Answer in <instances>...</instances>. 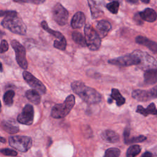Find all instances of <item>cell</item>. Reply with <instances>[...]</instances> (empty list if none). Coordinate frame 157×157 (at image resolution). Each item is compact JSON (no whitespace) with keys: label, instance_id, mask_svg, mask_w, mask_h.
Wrapping results in <instances>:
<instances>
[{"label":"cell","instance_id":"cell-1","mask_svg":"<svg viewBox=\"0 0 157 157\" xmlns=\"http://www.w3.org/2000/svg\"><path fill=\"white\" fill-rule=\"evenodd\" d=\"M71 88L76 94L88 104H98L102 99V96L99 92L82 82H73L71 83Z\"/></svg>","mask_w":157,"mask_h":157},{"label":"cell","instance_id":"cell-2","mask_svg":"<svg viewBox=\"0 0 157 157\" xmlns=\"http://www.w3.org/2000/svg\"><path fill=\"white\" fill-rule=\"evenodd\" d=\"M2 26L12 33L20 35L26 33V26L16 11L9 10L1 22Z\"/></svg>","mask_w":157,"mask_h":157},{"label":"cell","instance_id":"cell-3","mask_svg":"<svg viewBox=\"0 0 157 157\" xmlns=\"http://www.w3.org/2000/svg\"><path fill=\"white\" fill-rule=\"evenodd\" d=\"M75 104V97L72 94L68 96L62 104H55L51 112V115L54 118H62L69 114Z\"/></svg>","mask_w":157,"mask_h":157},{"label":"cell","instance_id":"cell-4","mask_svg":"<svg viewBox=\"0 0 157 157\" xmlns=\"http://www.w3.org/2000/svg\"><path fill=\"white\" fill-rule=\"evenodd\" d=\"M84 34L86 45L91 50H98L101 46V40L97 31L91 25L86 24L84 28Z\"/></svg>","mask_w":157,"mask_h":157},{"label":"cell","instance_id":"cell-5","mask_svg":"<svg viewBox=\"0 0 157 157\" xmlns=\"http://www.w3.org/2000/svg\"><path fill=\"white\" fill-rule=\"evenodd\" d=\"M108 63L110 64L120 67L129 66L132 65H136L138 66L140 63V59L136 50H135L131 53L126 54L118 58L109 59Z\"/></svg>","mask_w":157,"mask_h":157},{"label":"cell","instance_id":"cell-6","mask_svg":"<svg viewBox=\"0 0 157 157\" xmlns=\"http://www.w3.org/2000/svg\"><path fill=\"white\" fill-rule=\"evenodd\" d=\"M9 145L21 152H26L32 146V139L25 136H13L9 139Z\"/></svg>","mask_w":157,"mask_h":157},{"label":"cell","instance_id":"cell-7","mask_svg":"<svg viewBox=\"0 0 157 157\" xmlns=\"http://www.w3.org/2000/svg\"><path fill=\"white\" fill-rule=\"evenodd\" d=\"M11 45L15 52L16 60L18 65L23 69L28 68V62L26 58V50L18 40H13Z\"/></svg>","mask_w":157,"mask_h":157},{"label":"cell","instance_id":"cell-8","mask_svg":"<svg viewBox=\"0 0 157 157\" xmlns=\"http://www.w3.org/2000/svg\"><path fill=\"white\" fill-rule=\"evenodd\" d=\"M52 15L54 20L61 26L65 25L68 21L69 12L60 4L56 3L52 10Z\"/></svg>","mask_w":157,"mask_h":157},{"label":"cell","instance_id":"cell-9","mask_svg":"<svg viewBox=\"0 0 157 157\" xmlns=\"http://www.w3.org/2000/svg\"><path fill=\"white\" fill-rule=\"evenodd\" d=\"M136 52L140 59L139 64L137 66L138 67L146 71L151 69H156V61L153 56L146 52L139 50H137Z\"/></svg>","mask_w":157,"mask_h":157},{"label":"cell","instance_id":"cell-10","mask_svg":"<svg viewBox=\"0 0 157 157\" xmlns=\"http://www.w3.org/2000/svg\"><path fill=\"white\" fill-rule=\"evenodd\" d=\"M34 120V109L30 104H26L17 117V121L23 124L31 125Z\"/></svg>","mask_w":157,"mask_h":157},{"label":"cell","instance_id":"cell-11","mask_svg":"<svg viewBox=\"0 0 157 157\" xmlns=\"http://www.w3.org/2000/svg\"><path fill=\"white\" fill-rule=\"evenodd\" d=\"M23 77L26 83L33 88L34 90H36L42 94H45L46 93L47 90L44 85L31 73L28 71H24L23 72Z\"/></svg>","mask_w":157,"mask_h":157},{"label":"cell","instance_id":"cell-12","mask_svg":"<svg viewBox=\"0 0 157 157\" xmlns=\"http://www.w3.org/2000/svg\"><path fill=\"white\" fill-rule=\"evenodd\" d=\"M156 86L147 91L142 90H136L132 91V96L139 101H147L156 98Z\"/></svg>","mask_w":157,"mask_h":157},{"label":"cell","instance_id":"cell-13","mask_svg":"<svg viewBox=\"0 0 157 157\" xmlns=\"http://www.w3.org/2000/svg\"><path fill=\"white\" fill-rule=\"evenodd\" d=\"M93 18H97L103 15L101 4L99 0H87Z\"/></svg>","mask_w":157,"mask_h":157},{"label":"cell","instance_id":"cell-14","mask_svg":"<svg viewBox=\"0 0 157 157\" xmlns=\"http://www.w3.org/2000/svg\"><path fill=\"white\" fill-rule=\"evenodd\" d=\"M112 29V26L110 22L105 20H101L98 21L96 25V29L100 38L106 36L110 30Z\"/></svg>","mask_w":157,"mask_h":157},{"label":"cell","instance_id":"cell-15","mask_svg":"<svg viewBox=\"0 0 157 157\" xmlns=\"http://www.w3.org/2000/svg\"><path fill=\"white\" fill-rule=\"evenodd\" d=\"M136 42L139 44L145 46L146 47L149 48L151 51H152L154 53H156L157 52L156 43L153 40L148 39V38H147L144 36H139L136 37Z\"/></svg>","mask_w":157,"mask_h":157},{"label":"cell","instance_id":"cell-16","mask_svg":"<svg viewBox=\"0 0 157 157\" xmlns=\"http://www.w3.org/2000/svg\"><path fill=\"white\" fill-rule=\"evenodd\" d=\"M124 141L126 144H131L137 142H142L147 139V137L144 136L140 135L139 136L130 137L129 128H126L124 131Z\"/></svg>","mask_w":157,"mask_h":157},{"label":"cell","instance_id":"cell-17","mask_svg":"<svg viewBox=\"0 0 157 157\" xmlns=\"http://www.w3.org/2000/svg\"><path fill=\"white\" fill-rule=\"evenodd\" d=\"M85 16L82 12H77L73 16L71 25L74 29H78L82 28L85 23Z\"/></svg>","mask_w":157,"mask_h":157},{"label":"cell","instance_id":"cell-18","mask_svg":"<svg viewBox=\"0 0 157 157\" xmlns=\"http://www.w3.org/2000/svg\"><path fill=\"white\" fill-rule=\"evenodd\" d=\"M101 138L105 142L109 143H116L120 140L119 135L114 131L107 129L101 133Z\"/></svg>","mask_w":157,"mask_h":157},{"label":"cell","instance_id":"cell-19","mask_svg":"<svg viewBox=\"0 0 157 157\" xmlns=\"http://www.w3.org/2000/svg\"><path fill=\"white\" fill-rule=\"evenodd\" d=\"M140 17L144 21L153 22L156 20V13L155 10L151 8H147L139 13Z\"/></svg>","mask_w":157,"mask_h":157},{"label":"cell","instance_id":"cell-20","mask_svg":"<svg viewBox=\"0 0 157 157\" xmlns=\"http://www.w3.org/2000/svg\"><path fill=\"white\" fill-rule=\"evenodd\" d=\"M136 112L141 115H143L145 117L148 116V115H155L157 114V110L156 109V105L154 103H151L145 109L142 105H138L137 107Z\"/></svg>","mask_w":157,"mask_h":157},{"label":"cell","instance_id":"cell-21","mask_svg":"<svg viewBox=\"0 0 157 157\" xmlns=\"http://www.w3.org/2000/svg\"><path fill=\"white\" fill-rule=\"evenodd\" d=\"M157 81L156 69L147 70L144 73V82L147 85H153Z\"/></svg>","mask_w":157,"mask_h":157},{"label":"cell","instance_id":"cell-22","mask_svg":"<svg viewBox=\"0 0 157 157\" xmlns=\"http://www.w3.org/2000/svg\"><path fill=\"white\" fill-rule=\"evenodd\" d=\"M110 98H111L109 99L108 101L109 103H110V104L112 102V101L113 99L115 100L117 106H121L125 103L124 98L121 94V93H120V91L118 89H116V88L112 89Z\"/></svg>","mask_w":157,"mask_h":157},{"label":"cell","instance_id":"cell-23","mask_svg":"<svg viewBox=\"0 0 157 157\" xmlns=\"http://www.w3.org/2000/svg\"><path fill=\"white\" fill-rule=\"evenodd\" d=\"M2 127L5 131L9 134H15L19 131L18 125L11 120H4L2 121Z\"/></svg>","mask_w":157,"mask_h":157},{"label":"cell","instance_id":"cell-24","mask_svg":"<svg viewBox=\"0 0 157 157\" xmlns=\"http://www.w3.org/2000/svg\"><path fill=\"white\" fill-rule=\"evenodd\" d=\"M26 98L34 104L37 105L40 102V95L36 90H29L25 93Z\"/></svg>","mask_w":157,"mask_h":157},{"label":"cell","instance_id":"cell-25","mask_svg":"<svg viewBox=\"0 0 157 157\" xmlns=\"http://www.w3.org/2000/svg\"><path fill=\"white\" fill-rule=\"evenodd\" d=\"M41 26L42 27V28L45 30L47 33H48L49 34H50L51 35L55 36V37H56L58 39H61L64 37V36H63V34L59 32V31H55V30H53L51 28H50L47 23V22L45 21H42L41 23Z\"/></svg>","mask_w":157,"mask_h":157},{"label":"cell","instance_id":"cell-26","mask_svg":"<svg viewBox=\"0 0 157 157\" xmlns=\"http://www.w3.org/2000/svg\"><path fill=\"white\" fill-rule=\"evenodd\" d=\"M72 38L73 40L77 44L81 45L82 47L86 46V42L85 40V37L83 36L79 32L74 31L72 34Z\"/></svg>","mask_w":157,"mask_h":157},{"label":"cell","instance_id":"cell-27","mask_svg":"<svg viewBox=\"0 0 157 157\" xmlns=\"http://www.w3.org/2000/svg\"><path fill=\"white\" fill-rule=\"evenodd\" d=\"M141 151V148L138 145H132L130 146L126 151V157H135L139 155Z\"/></svg>","mask_w":157,"mask_h":157},{"label":"cell","instance_id":"cell-28","mask_svg":"<svg viewBox=\"0 0 157 157\" xmlns=\"http://www.w3.org/2000/svg\"><path fill=\"white\" fill-rule=\"evenodd\" d=\"M15 96V92L13 90H9L5 93L3 96V101L6 105L10 106L13 102V97Z\"/></svg>","mask_w":157,"mask_h":157},{"label":"cell","instance_id":"cell-29","mask_svg":"<svg viewBox=\"0 0 157 157\" xmlns=\"http://www.w3.org/2000/svg\"><path fill=\"white\" fill-rule=\"evenodd\" d=\"M120 150L117 148H110L106 150L103 157H119Z\"/></svg>","mask_w":157,"mask_h":157},{"label":"cell","instance_id":"cell-30","mask_svg":"<svg viewBox=\"0 0 157 157\" xmlns=\"http://www.w3.org/2000/svg\"><path fill=\"white\" fill-rule=\"evenodd\" d=\"M66 45H67V42L64 37L61 39L55 40L53 43L54 47L60 50H64L66 49Z\"/></svg>","mask_w":157,"mask_h":157},{"label":"cell","instance_id":"cell-31","mask_svg":"<svg viewBox=\"0 0 157 157\" xmlns=\"http://www.w3.org/2000/svg\"><path fill=\"white\" fill-rule=\"evenodd\" d=\"M120 3L118 1H112L106 5L107 9L113 14L117 13L119 9Z\"/></svg>","mask_w":157,"mask_h":157},{"label":"cell","instance_id":"cell-32","mask_svg":"<svg viewBox=\"0 0 157 157\" xmlns=\"http://www.w3.org/2000/svg\"><path fill=\"white\" fill-rule=\"evenodd\" d=\"M0 153L6 156H15L17 155V152L16 151L10 148L1 149Z\"/></svg>","mask_w":157,"mask_h":157},{"label":"cell","instance_id":"cell-33","mask_svg":"<svg viewBox=\"0 0 157 157\" xmlns=\"http://www.w3.org/2000/svg\"><path fill=\"white\" fill-rule=\"evenodd\" d=\"M13 1L18 3H32L34 4H41L45 0H13Z\"/></svg>","mask_w":157,"mask_h":157},{"label":"cell","instance_id":"cell-34","mask_svg":"<svg viewBox=\"0 0 157 157\" xmlns=\"http://www.w3.org/2000/svg\"><path fill=\"white\" fill-rule=\"evenodd\" d=\"M9 49V44L6 40H2L0 44V53H4Z\"/></svg>","mask_w":157,"mask_h":157},{"label":"cell","instance_id":"cell-35","mask_svg":"<svg viewBox=\"0 0 157 157\" xmlns=\"http://www.w3.org/2000/svg\"><path fill=\"white\" fill-rule=\"evenodd\" d=\"M153 156V154L149 151H145L141 157H152Z\"/></svg>","mask_w":157,"mask_h":157},{"label":"cell","instance_id":"cell-36","mask_svg":"<svg viewBox=\"0 0 157 157\" xmlns=\"http://www.w3.org/2000/svg\"><path fill=\"white\" fill-rule=\"evenodd\" d=\"M9 10H0V17H5L6 16L8 13H9Z\"/></svg>","mask_w":157,"mask_h":157},{"label":"cell","instance_id":"cell-37","mask_svg":"<svg viewBox=\"0 0 157 157\" xmlns=\"http://www.w3.org/2000/svg\"><path fill=\"white\" fill-rule=\"evenodd\" d=\"M126 1L130 4H137L138 2V0H126Z\"/></svg>","mask_w":157,"mask_h":157},{"label":"cell","instance_id":"cell-38","mask_svg":"<svg viewBox=\"0 0 157 157\" xmlns=\"http://www.w3.org/2000/svg\"><path fill=\"white\" fill-rule=\"evenodd\" d=\"M6 139L0 136V142H1V143H6Z\"/></svg>","mask_w":157,"mask_h":157},{"label":"cell","instance_id":"cell-39","mask_svg":"<svg viewBox=\"0 0 157 157\" xmlns=\"http://www.w3.org/2000/svg\"><path fill=\"white\" fill-rule=\"evenodd\" d=\"M142 2H144V3H145V4H147V3H148L149 2H150V0H140Z\"/></svg>","mask_w":157,"mask_h":157},{"label":"cell","instance_id":"cell-40","mask_svg":"<svg viewBox=\"0 0 157 157\" xmlns=\"http://www.w3.org/2000/svg\"><path fill=\"white\" fill-rule=\"evenodd\" d=\"M5 34V33L3 32V31H0V37H1L3 35H4Z\"/></svg>","mask_w":157,"mask_h":157},{"label":"cell","instance_id":"cell-41","mask_svg":"<svg viewBox=\"0 0 157 157\" xmlns=\"http://www.w3.org/2000/svg\"><path fill=\"white\" fill-rule=\"evenodd\" d=\"M2 70H3V69H2V65L1 63L0 62V72H2Z\"/></svg>","mask_w":157,"mask_h":157},{"label":"cell","instance_id":"cell-42","mask_svg":"<svg viewBox=\"0 0 157 157\" xmlns=\"http://www.w3.org/2000/svg\"><path fill=\"white\" fill-rule=\"evenodd\" d=\"M109 1H118V2L120 3V2H121L122 0H109Z\"/></svg>","mask_w":157,"mask_h":157},{"label":"cell","instance_id":"cell-43","mask_svg":"<svg viewBox=\"0 0 157 157\" xmlns=\"http://www.w3.org/2000/svg\"><path fill=\"white\" fill-rule=\"evenodd\" d=\"M1 111V101H0V112Z\"/></svg>","mask_w":157,"mask_h":157}]
</instances>
